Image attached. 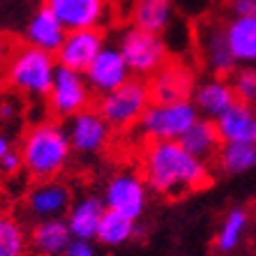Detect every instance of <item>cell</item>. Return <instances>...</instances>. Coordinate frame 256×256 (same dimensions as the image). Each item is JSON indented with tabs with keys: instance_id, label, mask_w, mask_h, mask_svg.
<instances>
[{
	"instance_id": "1",
	"label": "cell",
	"mask_w": 256,
	"mask_h": 256,
	"mask_svg": "<svg viewBox=\"0 0 256 256\" xmlns=\"http://www.w3.org/2000/svg\"><path fill=\"white\" fill-rule=\"evenodd\" d=\"M143 178L155 194L178 198L208 185L210 171L180 141H152L143 152Z\"/></svg>"
},
{
	"instance_id": "2",
	"label": "cell",
	"mask_w": 256,
	"mask_h": 256,
	"mask_svg": "<svg viewBox=\"0 0 256 256\" xmlns=\"http://www.w3.org/2000/svg\"><path fill=\"white\" fill-rule=\"evenodd\" d=\"M18 152L26 173L37 182H44V180H56L65 171L74 150L67 127L56 120H42L26 132Z\"/></svg>"
},
{
	"instance_id": "3",
	"label": "cell",
	"mask_w": 256,
	"mask_h": 256,
	"mask_svg": "<svg viewBox=\"0 0 256 256\" xmlns=\"http://www.w3.org/2000/svg\"><path fill=\"white\" fill-rule=\"evenodd\" d=\"M56 70H58V60L54 58V54H46L35 46H24L14 51L10 58L7 81L18 92L35 100H44L51 92Z\"/></svg>"
},
{
	"instance_id": "4",
	"label": "cell",
	"mask_w": 256,
	"mask_h": 256,
	"mask_svg": "<svg viewBox=\"0 0 256 256\" xmlns=\"http://www.w3.org/2000/svg\"><path fill=\"white\" fill-rule=\"evenodd\" d=\"M152 104L150 100V86L143 78L132 76L130 81L111 90L106 95H100L97 100V111L104 116L111 130H130L138 125L146 108Z\"/></svg>"
},
{
	"instance_id": "5",
	"label": "cell",
	"mask_w": 256,
	"mask_h": 256,
	"mask_svg": "<svg viewBox=\"0 0 256 256\" xmlns=\"http://www.w3.org/2000/svg\"><path fill=\"white\" fill-rule=\"evenodd\" d=\"M120 54L125 56L130 65L132 76L136 78H152L160 70L166 67L168 46L160 35H152L148 30H141L136 26L122 30L118 40Z\"/></svg>"
},
{
	"instance_id": "6",
	"label": "cell",
	"mask_w": 256,
	"mask_h": 256,
	"mask_svg": "<svg viewBox=\"0 0 256 256\" xmlns=\"http://www.w3.org/2000/svg\"><path fill=\"white\" fill-rule=\"evenodd\" d=\"M198 120V111L192 100L173 104H150L138 120V132L150 141H180Z\"/></svg>"
},
{
	"instance_id": "7",
	"label": "cell",
	"mask_w": 256,
	"mask_h": 256,
	"mask_svg": "<svg viewBox=\"0 0 256 256\" xmlns=\"http://www.w3.org/2000/svg\"><path fill=\"white\" fill-rule=\"evenodd\" d=\"M196 46L203 65L208 67L214 76L226 78L238 72V62L233 58L226 40L224 21H220V18H203L196 26Z\"/></svg>"
},
{
	"instance_id": "8",
	"label": "cell",
	"mask_w": 256,
	"mask_h": 256,
	"mask_svg": "<svg viewBox=\"0 0 256 256\" xmlns=\"http://www.w3.org/2000/svg\"><path fill=\"white\" fill-rule=\"evenodd\" d=\"M106 210H116V212L125 214L130 220L136 222L143 214L146 206H148V185L146 178L136 176L132 171H120L111 176L104 187V196H102Z\"/></svg>"
},
{
	"instance_id": "9",
	"label": "cell",
	"mask_w": 256,
	"mask_h": 256,
	"mask_svg": "<svg viewBox=\"0 0 256 256\" xmlns=\"http://www.w3.org/2000/svg\"><path fill=\"white\" fill-rule=\"evenodd\" d=\"M90 86L86 81L84 72L70 70V67H60L56 70L54 86L48 92V106L60 118H72V116L86 111L90 104Z\"/></svg>"
},
{
	"instance_id": "10",
	"label": "cell",
	"mask_w": 256,
	"mask_h": 256,
	"mask_svg": "<svg viewBox=\"0 0 256 256\" xmlns=\"http://www.w3.org/2000/svg\"><path fill=\"white\" fill-rule=\"evenodd\" d=\"M67 134H70L72 150L78 155H97L106 148L111 138V125L97 108H86L81 114L67 118Z\"/></svg>"
},
{
	"instance_id": "11",
	"label": "cell",
	"mask_w": 256,
	"mask_h": 256,
	"mask_svg": "<svg viewBox=\"0 0 256 256\" xmlns=\"http://www.w3.org/2000/svg\"><path fill=\"white\" fill-rule=\"evenodd\" d=\"M72 203V190L56 180H44L37 182L26 196V210L35 222H44V220H65L70 212Z\"/></svg>"
},
{
	"instance_id": "12",
	"label": "cell",
	"mask_w": 256,
	"mask_h": 256,
	"mask_svg": "<svg viewBox=\"0 0 256 256\" xmlns=\"http://www.w3.org/2000/svg\"><path fill=\"white\" fill-rule=\"evenodd\" d=\"M86 81H88L90 90L97 92V95H106L111 90L120 88V86L130 81L132 78V72L130 65H127L125 56L120 54L118 46H104L100 51L90 67L84 72Z\"/></svg>"
},
{
	"instance_id": "13",
	"label": "cell",
	"mask_w": 256,
	"mask_h": 256,
	"mask_svg": "<svg viewBox=\"0 0 256 256\" xmlns=\"http://www.w3.org/2000/svg\"><path fill=\"white\" fill-rule=\"evenodd\" d=\"M104 46H106V44H104V35H102L100 28L70 30L65 37V42H62V46H60L58 54H56V60H58L60 67L86 72Z\"/></svg>"
},
{
	"instance_id": "14",
	"label": "cell",
	"mask_w": 256,
	"mask_h": 256,
	"mask_svg": "<svg viewBox=\"0 0 256 256\" xmlns=\"http://www.w3.org/2000/svg\"><path fill=\"white\" fill-rule=\"evenodd\" d=\"M44 5L67 30L100 28L108 12V0H46Z\"/></svg>"
},
{
	"instance_id": "15",
	"label": "cell",
	"mask_w": 256,
	"mask_h": 256,
	"mask_svg": "<svg viewBox=\"0 0 256 256\" xmlns=\"http://www.w3.org/2000/svg\"><path fill=\"white\" fill-rule=\"evenodd\" d=\"M192 102L196 111L208 120H217L220 116H224L228 108H233L238 104L236 90L233 84H228L226 78L214 76V78H206L194 88L192 92Z\"/></svg>"
},
{
	"instance_id": "16",
	"label": "cell",
	"mask_w": 256,
	"mask_h": 256,
	"mask_svg": "<svg viewBox=\"0 0 256 256\" xmlns=\"http://www.w3.org/2000/svg\"><path fill=\"white\" fill-rule=\"evenodd\" d=\"M67 32L70 30L60 24V18L46 5H42L30 16L28 28H26V42H28V46L42 48L46 54L56 56L58 48L62 46V42H65Z\"/></svg>"
},
{
	"instance_id": "17",
	"label": "cell",
	"mask_w": 256,
	"mask_h": 256,
	"mask_svg": "<svg viewBox=\"0 0 256 256\" xmlns=\"http://www.w3.org/2000/svg\"><path fill=\"white\" fill-rule=\"evenodd\" d=\"M176 21L178 18L171 0H136L132 5V24L152 35H168Z\"/></svg>"
},
{
	"instance_id": "18",
	"label": "cell",
	"mask_w": 256,
	"mask_h": 256,
	"mask_svg": "<svg viewBox=\"0 0 256 256\" xmlns=\"http://www.w3.org/2000/svg\"><path fill=\"white\" fill-rule=\"evenodd\" d=\"M152 104H173V102L190 100L194 92L192 76L182 67H164L148 81Z\"/></svg>"
},
{
	"instance_id": "19",
	"label": "cell",
	"mask_w": 256,
	"mask_h": 256,
	"mask_svg": "<svg viewBox=\"0 0 256 256\" xmlns=\"http://www.w3.org/2000/svg\"><path fill=\"white\" fill-rule=\"evenodd\" d=\"M226 40L238 65H256V16H231L224 21Z\"/></svg>"
},
{
	"instance_id": "20",
	"label": "cell",
	"mask_w": 256,
	"mask_h": 256,
	"mask_svg": "<svg viewBox=\"0 0 256 256\" xmlns=\"http://www.w3.org/2000/svg\"><path fill=\"white\" fill-rule=\"evenodd\" d=\"M106 212V206L104 201L97 196H81L72 203L70 212H67L65 222L70 226L72 236L78 240H95L97 238V228H100V222Z\"/></svg>"
},
{
	"instance_id": "21",
	"label": "cell",
	"mask_w": 256,
	"mask_h": 256,
	"mask_svg": "<svg viewBox=\"0 0 256 256\" xmlns=\"http://www.w3.org/2000/svg\"><path fill=\"white\" fill-rule=\"evenodd\" d=\"M224 143H256V111L250 104H236L214 120Z\"/></svg>"
},
{
	"instance_id": "22",
	"label": "cell",
	"mask_w": 256,
	"mask_h": 256,
	"mask_svg": "<svg viewBox=\"0 0 256 256\" xmlns=\"http://www.w3.org/2000/svg\"><path fill=\"white\" fill-rule=\"evenodd\" d=\"M30 247L40 256H62L70 242L74 240L65 220H44L35 222L30 231Z\"/></svg>"
},
{
	"instance_id": "23",
	"label": "cell",
	"mask_w": 256,
	"mask_h": 256,
	"mask_svg": "<svg viewBox=\"0 0 256 256\" xmlns=\"http://www.w3.org/2000/svg\"><path fill=\"white\" fill-rule=\"evenodd\" d=\"M182 143V148L190 150L194 157L198 160L208 162V160H214L217 152H220V146L222 141L220 132H217V125H214V120H208V118H198L190 130L185 132V136L180 138Z\"/></svg>"
},
{
	"instance_id": "24",
	"label": "cell",
	"mask_w": 256,
	"mask_h": 256,
	"mask_svg": "<svg viewBox=\"0 0 256 256\" xmlns=\"http://www.w3.org/2000/svg\"><path fill=\"white\" fill-rule=\"evenodd\" d=\"M136 222L125 217V214L116 212V210H106L97 228V242L106 244V247H120V244L130 242L136 236Z\"/></svg>"
},
{
	"instance_id": "25",
	"label": "cell",
	"mask_w": 256,
	"mask_h": 256,
	"mask_svg": "<svg viewBox=\"0 0 256 256\" xmlns=\"http://www.w3.org/2000/svg\"><path fill=\"white\" fill-rule=\"evenodd\" d=\"M214 160L228 176L247 173L256 168V143H224Z\"/></svg>"
},
{
	"instance_id": "26",
	"label": "cell",
	"mask_w": 256,
	"mask_h": 256,
	"mask_svg": "<svg viewBox=\"0 0 256 256\" xmlns=\"http://www.w3.org/2000/svg\"><path fill=\"white\" fill-rule=\"evenodd\" d=\"M250 224V214L242 208H233L231 212L224 217L220 231H217V250L220 252H233L240 244L244 231Z\"/></svg>"
},
{
	"instance_id": "27",
	"label": "cell",
	"mask_w": 256,
	"mask_h": 256,
	"mask_svg": "<svg viewBox=\"0 0 256 256\" xmlns=\"http://www.w3.org/2000/svg\"><path fill=\"white\" fill-rule=\"evenodd\" d=\"M28 242L21 222L10 214H0V256H26Z\"/></svg>"
},
{
	"instance_id": "28",
	"label": "cell",
	"mask_w": 256,
	"mask_h": 256,
	"mask_svg": "<svg viewBox=\"0 0 256 256\" xmlns=\"http://www.w3.org/2000/svg\"><path fill=\"white\" fill-rule=\"evenodd\" d=\"M233 90L240 104H256V67H242L233 74Z\"/></svg>"
},
{
	"instance_id": "29",
	"label": "cell",
	"mask_w": 256,
	"mask_h": 256,
	"mask_svg": "<svg viewBox=\"0 0 256 256\" xmlns=\"http://www.w3.org/2000/svg\"><path fill=\"white\" fill-rule=\"evenodd\" d=\"M24 168V162H21V152H16V150H10L2 160H0V171L7 173V176H14V173H18Z\"/></svg>"
},
{
	"instance_id": "30",
	"label": "cell",
	"mask_w": 256,
	"mask_h": 256,
	"mask_svg": "<svg viewBox=\"0 0 256 256\" xmlns=\"http://www.w3.org/2000/svg\"><path fill=\"white\" fill-rule=\"evenodd\" d=\"M62 256H95L92 240H78V238H74Z\"/></svg>"
},
{
	"instance_id": "31",
	"label": "cell",
	"mask_w": 256,
	"mask_h": 256,
	"mask_svg": "<svg viewBox=\"0 0 256 256\" xmlns=\"http://www.w3.org/2000/svg\"><path fill=\"white\" fill-rule=\"evenodd\" d=\"M228 10L236 16H256V0H228Z\"/></svg>"
},
{
	"instance_id": "32",
	"label": "cell",
	"mask_w": 256,
	"mask_h": 256,
	"mask_svg": "<svg viewBox=\"0 0 256 256\" xmlns=\"http://www.w3.org/2000/svg\"><path fill=\"white\" fill-rule=\"evenodd\" d=\"M10 150H12V143H10V138H7L5 134H0V160H2V157H5Z\"/></svg>"
},
{
	"instance_id": "33",
	"label": "cell",
	"mask_w": 256,
	"mask_h": 256,
	"mask_svg": "<svg viewBox=\"0 0 256 256\" xmlns=\"http://www.w3.org/2000/svg\"><path fill=\"white\" fill-rule=\"evenodd\" d=\"M12 114H14L12 104H2V106H0V118H10Z\"/></svg>"
},
{
	"instance_id": "34",
	"label": "cell",
	"mask_w": 256,
	"mask_h": 256,
	"mask_svg": "<svg viewBox=\"0 0 256 256\" xmlns=\"http://www.w3.org/2000/svg\"><path fill=\"white\" fill-rule=\"evenodd\" d=\"M0 58H2V44H0Z\"/></svg>"
}]
</instances>
